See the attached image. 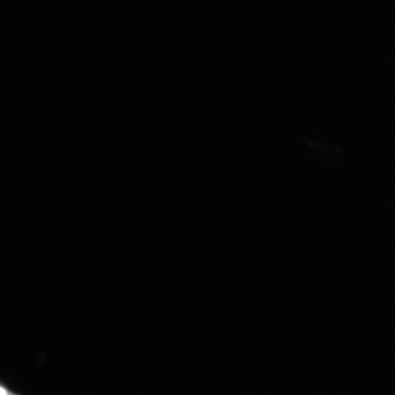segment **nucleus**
Returning a JSON list of instances; mask_svg holds the SVG:
<instances>
[{
    "label": "nucleus",
    "instance_id": "obj_1",
    "mask_svg": "<svg viewBox=\"0 0 395 395\" xmlns=\"http://www.w3.org/2000/svg\"><path fill=\"white\" fill-rule=\"evenodd\" d=\"M9 392L2 387H0V395H8Z\"/></svg>",
    "mask_w": 395,
    "mask_h": 395
},
{
    "label": "nucleus",
    "instance_id": "obj_2",
    "mask_svg": "<svg viewBox=\"0 0 395 395\" xmlns=\"http://www.w3.org/2000/svg\"><path fill=\"white\" fill-rule=\"evenodd\" d=\"M8 395H16V394H12V393L9 392V394H8Z\"/></svg>",
    "mask_w": 395,
    "mask_h": 395
}]
</instances>
